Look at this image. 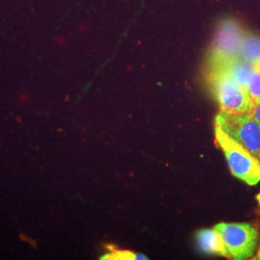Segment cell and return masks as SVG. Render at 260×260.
I'll list each match as a JSON object with an SVG mask.
<instances>
[{"mask_svg": "<svg viewBox=\"0 0 260 260\" xmlns=\"http://www.w3.org/2000/svg\"><path fill=\"white\" fill-rule=\"evenodd\" d=\"M215 123L260 160V124L252 112L220 111Z\"/></svg>", "mask_w": 260, "mask_h": 260, "instance_id": "obj_3", "label": "cell"}, {"mask_svg": "<svg viewBox=\"0 0 260 260\" xmlns=\"http://www.w3.org/2000/svg\"><path fill=\"white\" fill-rule=\"evenodd\" d=\"M246 31L234 19H226L218 27L209 57V70L220 68L239 57Z\"/></svg>", "mask_w": 260, "mask_h": 260, "instance_id": "obj_5", "label": "cell"}, {"mask_svg": "<svg viewBox=\"0 0 260 260\" xmlns=\"http://www.w3.org/2000/svg\"><path fill=\"white\" fill-rule=\"evenodd\" d=\"M210 88L221 111L250 113L255 105L252 103L248 90L238 83L223 68L209 70Z\"/></svg>", "mask_w": 260, "mask_h": 260, "instance_id": "obj_2", "label": "cell"}, {"mask_svg": "<svg viewBox=\"0 0 260 260\" xmlns=\"http://www.w3.org/2000/svg\"><path fill=\"white\" fill-rule=\"evenodd\" d=\"M252 114L255 118V120L258 121V123L260 124V104L259 105H256L252 111Z\"/></svg>", "mask_w": 260, "mask_h": 260, "instance_id": "obj_11", "label": "cell"}, {"mask_svg": "<svg viewBox=\"0 0 260 260\" xmlns=\"http://www.w3.org/2000/svg\"><path fill=\"white\" fill-rule=\"evenodd\" d=\"M255 199H256V202H257V205H258V208H259L260 210V192L256 195L255 197Z\"/></svg>", "mask_w": 260, "mask_h": 260, "instance_id": "obj_13", "label": "cell"}, {"mask_svg": "<svg viewBox=\"0 0 260 260\" xmlns=\"http://www.w3.org/2000/svg\"><path fill=\"white\" fill-rule=\"evenodd\" d=\"M251 259L260 260V245L259 247H258V250H257L256 253H255V255L253 257H251Z\"/></svg>", "mask_w": 260, "mask_h": 260, "instance_id": "obj_12", "label": "cell"}, {"mask_svg": "<svg viewBox=\"0 0 260 260\" xmlns=\"http://www.w3.org/2000/svg\"><path fill=\"white\" fill-rule=\"evenodd\" d=\"M197 244L203 252L217 254L229 258L223 236L215 228L200 231L197 234Z\"/></svg>", "mask_w": 260, "mask_h": 260, "instance_id": "obj_6", "label": "cell"}, {"mask_svg": "<svg viewBox=\"0 0 260 260\" xmlns=\"http://www.w3.org/2000/svg\"><path fill=\"white\" fill-rule=\"evenodd\" d=\"M223 236L229 258L251 259L260 241L259 228L253 223H220L214 226Z\"/></svg>", "mask_w": 260, "mask_h": 260, "instance_id": "obj_4", "label": "cell"}, {"mask_svg": "<svg viewBox=\"0 0 260 260\" xmlns=\"http://www.w3.org/2000/svg\"><path fill=\"white\" fill-rule=\"evenodd\" d=\"M253 67L254 66L245 61L244 59H242L240 57H237L220 68L225 69L228 71V73L232 75L238 83L247 89V85L249 82Z\"/></svg>", "mask_w": 260, "mask_h": 260, "instance_id": "obj_8", "label": "cell"}, {"mask_svg": "<svg viewBox=\"0 0 260 260\" xmlns=\"http://www.w3.org/2000/svg\"><path fill=\"white\" fill-rule=\"evenodd\" d=\"M102 259L109 260H147V257L144 254L136 253L134 251H127V250H112L111 252L104 254Z\"/></svg>", "mask_w": 260, "mask_h": 260, "instance_id": "obj_10", "label": "cell"}, {"mask_svg": "<svg viewBox=\"0 0 260 260\" xmlns=\"http://www.w3.org/2000/svg\"><path fill=\"white\" fill-rule=\"evenodd\" d=\"M214 134L216 144L222 149L233 176L248 185H257L260 182L259 159L253 156L248 149L216 123Z\"/></svg>", "mask_w": 260, "mask_h": 260, "instance_id": "obj_1", "label": "cell"}, {"mask_svg": "<svg viewBox=\"0 0 260 260\" xmlns=\"http://www.w3.org/2000/svg\"><path fill=\"white\" fill-rule=\"evenodd\" d=\"M248 93L254 105L260 104V66H254L247 85Z\"/></svg>", "mask_w": 260, "mask_h": 260, "instance_id": "obj_9", "label": "cell"}, {"mask_svg": "<svg viewBox=\"0 0 260 260\" xmlns=\"http://www.w3.org/2000/svg\"><path fill=\"white\" fill-rule=\"evenodd\" d=\"M239 57L253 66H260V36L246 33L242 42Z\"/></svg>", "mask_w": 260, "mask_h": 260, "instance_id": "obj_7", "label": "cell"}]
</instances>
